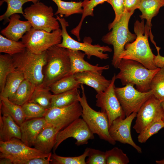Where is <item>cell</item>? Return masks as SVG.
I'll list each match as a JSON object with an SVG mask.
<instances>
[{
	"label": "cell",
	"instance_id": "cell-32",
	"mask_svg": "<svg viewBox=\"0 0 164 164\" xmlns=\"http://www.w3.org/2000/svg\"><path fill=\"white\" fill-rule=\"evenodd\" d=\"M26 49L22 41H16L0 35V52L11 56L22 53Z\"/></svg>",
	"mask_w": 164,
	"mask_h": 164
},
{
	"label": "cell",
	"instance_id": "cell-10",
	"mask_svg": "<svg viewBox=\"0 0 164 164\" xmlns=\"http://www.w3.org/2000/svg\"><path fill=\"white\" fill-rule=\"evenodd\" d=\"M61 34L62 30L60 29L51 32L32 27L24 35L21 41L27 50L33 53L39 54L61 43Z\"/></svg>",
	"mask_w": 164,
	"mask_h": 164
},
{
	"label": "cell",
	"instance_id": "cell-28",
	"mask_svg": "<svg viewBox=\"0 0 164 164\" xmlns=\"http://www.w3.org/2000/svg\"><path fill=\"white\" fill-rule=\"evenodd\" d=\"M57 5V10L55 15H59L60 17L69 16L75 14H82L83 9V2H66L62 0H51Z\"/></svg>",
	"mask_w": 164,
	"mask_h": 164
},
{
	"label": "cell",
	"instance_id": "cell-22",
	"mask_svg": "<svg viewBox=\"0 0 164 164\" xmlns=\"http://www.w3.org/2000/svg\"><path fill=\"white\" fill-rule=\"evenodd\" d=\"M20 127L8 114H0V141L7 142L14 138L21 139Z\"/></svg>",
	"mask_w": 164,
	"mask_h": 164
},
{
	"label": "cell",
	"instance_id": "cell-14",
	"mask_svg": "<svg viewBox=\"0 0 164 164\" xmlns=\"http://www.w3.org/2000/svg\"><path fill=\"white\" fill-rule=\"evenodd\" d=\"M94 134L83 118H77L59 132L53 151L54 152L61 142L70 137L76 139L77 146L86 144L88 140L94 138Z\"/></svg>",
	"mask_w": 164,
	"mask_h": 164
},
{
	"label": "cell",
	"instance_id": "cell-43",
	"mask_svg": "<svg viewBox=\"0 0 164 164\" xmlns=\"http://www.w3.org/2000/svg\"><path fill=\"white\" fill-rule=\"evenodd\" d=\"M51 155L47 158L39 157L30 159L24 162L23 164H49L51 161Z\"/></svg>",
	"mask_w": 164,
	"mask_h": 164
},
{
	"label": "cell",
	"instance_id": "cell-39",
	"mask_svg": "<svg viewBox=\"0 0 164 164\" xmlns=\"http://www.w3.org/2000/svg\"><path fill=\"white\" fill-rule=\"evenodd\" d=\"M164 128V122L161 119H159L139 134L138 141L141 143L145 142L150 137Z\"/></svg>",
	"mask_w": 164,
	"mask_h": 164
},
{
	"label": "cell",
	"instance_id": "cell-17",
	"mask_svg": "<svg viewBox=\"0 0 164 164\" xmlns=\"http://www.w3.org/2000/svg\"><path fill=\"white\" fill-rule=\"evenodd\" d=\"M48 124L44 117L25 121L20 126L21 140L29 146H33L38 135Z\"/></svg>",
	"mask_w": 164,
	"mask_h": 164
},
{
	"label": "cell",
	"instance_id": "cell-25",
	"mask_svg": "<svg viewBox=\"0 0 164 164\" xmlns=\"http://www.w3.org/2000/svg\"><path fill=\"white\" fill-rule=\"evenodd\" d=\"M36 86L34 84L25 79L14 94L8 98L13 103L22 106L29 101Z\"/></svg>",
	"mask_w": 164,
	"mask_h": 164
},
{
	"label": "cell",
	"instance_id": "cell-4",
	"mask_svg": "<svg viewBox=\"0 0 164 164\" xmlns=\"http://www.w3.org/2000/svg\"><path fill=\"white\" fill-rule=\"evenodd\" d=\"M12 56L16 70L23 73L25 79L36 86L42 84L43 68L47 61L46 51L36 54L26 49L24 52Z\"/></svg>",
	"mask_w": 164,
	"mask_h": 164
},
{
	"label": "cell",
	"instance_id": "cell-6",
	"mask_svg": "<svg viewBox=\"0 0 164 164\" xmlns=\"http://www.w3.org/2000/svg\"><path fill=\"white\" fill-rule=\"evenodd\" d=\"M82 95L79 99L82 108L81 116L90 129L97 134L100 139L114 145L116 141L111 136L109 132L108 119L106 113L97 111L92 109L88 103L83 84H81Z\"/></svg>",
	"mask_w": 164,
	"mask_h": 164
},
{
	"label": "cell",
	"instance_id": "cell-41",
	"mask_svg": "<svg viewBox=\"0 0 164 164\" xmlns=\"http://www.w3.org/2000/svg\"><path fill=\"white\" fill-rule=\"evenodd\" d=\"M86 164H107L105 152L89 148Z\"/></svg>",
	"mask_w": 164,
	"mask_h": 164
},
{
	"label": "cell",
	"instance_id": "cell-12",
	"mask_svg": "<svg viewBox=\"0 0 164 164\" xmlns=\"http://www.w3.org/2000/svg\"><path fill=\"white\" fill-rule=\"evenodd\" d=\"M115 75L114 74L109 87L104 91L97 93L95 96L96 105L101 108V111L107 114L109 126L116 118L119 117L125 118L126 117L115 93Z\"/></svg>",
	"mask_w": 164,
	"mask_h": 164
},
{
	"label": "cell",
	"instance_id": "cell-3",
	"mask_svg": "<svg viewBox=\"0 0 164 164\" xmlns=\"http://www.w3.org/2000/svg\"><path fill=\"white\" fill-rule=\"evenodd\" d=\"M47 61L43 70L41 85L49 87L53 83L70 74V61L67 49L54 45L46 51Z\"/></svg>",
	"mask_w": 164,
	"mask_h": 164
},
{
	"label": "cell",
	"instance_id": "cell-8",
	"mask_svg": "<svg viewBox=\"0 0 164 164\" xmlns=\"http://www.w3.org/2000/svg\"><path fill=\"white\" fill-rule=\"evenodd\" d=\"M23 16L35 29L51 32L60 29L58 20L53 17L51 6L38 1L25 8Z\"/></svg>",
	"mask_w": 164,
	"mask_h": 164
},
{
	"label": "cell",
	"instance_id": "cell-36",
	"mask_svg": "<svg viewBox=\"0 0 164 164\" xmlns=\"http://www.w3.org/2000/svg\"><path fill=\"white\" fill-rule=\"evenodd\" d=\"M89 148H87L81 155L75 157H63L55 153L52 154L51 163L53 164H86Z\"/></svg>",
	"mask_w": 164,
	"mask_h": 164
},
{
	"label": "cell",
	"instance_id": "cell-34",
	"mask_svg": "<svg viewBox=\"0 0 164 164\" xmlns=\"http://www.w3.org/2000/svg\"><path fill=\"white\" fill-rule=\"evenodd\" d=\"M107 0H84L83 2V13L80 21L78 24L71 31V33L77 37L79 38L80 33L83 22L87 16H93L94 8L97 5L106 2Z\"/></svg>",
	"mask_w": 164,
	"mask_h": 164
},
{
	"label": "cell",
	"instance_id": "cell-30",
	"mask_svg": "<svg viewBox=\"0 0 164 164\" xmlns=\"http://www.w3.org/2000/svg\"><path fill=\"white\" fill-rule=\"evenodd\" d=\"M49 87H45L41 85L36 86L29 101L37 104L48 109L51 107L53 94Z\"/></svg>",
	"mask_w": 164,
	"mask_h": 164
},
{
	"label": "cell",
	"instance_id": "cell-33",
	"mask_svg": "<svg viewBox=\"0 0 164 164\" xmlns=\"http://www.w3.org/2000/svg\"><path fill=\"white\" fill-rule=\"evenodd\" d=\"M16 69L12 60V56L8 54L0 55V90L4 88L6 79L10 73Z\"/></svg>",
	"mask_w": 164,
	"mask_h": 164
},
{
	"label": "cell",
	"instance_id": "cell-29",
	"mask_svg": "<svg viewBox=\"0 0 164 164\" xmlns=\"http://www.w3.org/2000/svg\"><path fill=\"white\" fill-rule=\"evenodd\" d=\"M81 84L75 78L73 74H70L56 81L49 87L53 94H56L80 87Z\"/></svg>",
	"mask_w": 164,
	"mask_h": 164
},
{
	"label": "cell",
	"instance_id": "cell-20",
	"mask_svg": "<svg viewBox=\"0 0 164 164\" xmlns=\"http://www.w3.org/2000/svg\"><path fill=\"white\" fill-rule=\"evenodd\" d=\"M101 73L85 71L77 73L73 75L80 84H84L93 88L97 93L104 91L109 86L111 80L105 78Z\"/></svg>",
	"mask_w": 164,
	"mask_h": 164
},
{
	"label": "cell",
	"instance_id": "cell-38",
	"mask_svg": "<svg viewBox=\"0 0 164 164\" xmlns=\"http://www.w3.org/2000/svg\"><path fill=\"white\" fill-rule=\"evenodd\" d=\"M107 164H127L129 162L127 155L118 147L105 152Z\"/></svg>",
	"mask_w": 164,
	"mask_h": 164
},
{
	"label": "cell",
	"instance_id": "cell-23",
	"mask_svg": "<svg viewBox=\"0 0 164 164\" xmlns=\"http://www.w3.org/2000/svg\"><path fill=\"white\" fill-rule=\"evenodd\" d=\"M162 7H164V0H141L138 9L142 15L139 16L142 20H146V25L149 27L151 32V20L157 15L160 9Z\"/></svg>",
	"mask_w": 164,
	"mask_h": 164
},
{
	"label": "cell",
	"instance_id": "cell-27",
	"mask_svg": "<svg viewBox=\"0 0 164 164\" xmlns=\"http://www.w3.org/2000/svg\"><path fill=\"white\" fill-rule=\"evenodd\" d=\"M80 97L77 88L60 94H53L51 108L62 107L70 105L79 101Z\"/></svg>",
	"mask_w": 164,
	"mask_h": 164
},
{
	"label": "cell",
	"instance_id": "cell-42",
	"mask_svg": "<svg viewBox=\"0 0 164 164\" xmlns=\"http://www.w3.org/2000/svg\"><path fill=\"white\" fill-rule=\"evenodd\" d=\"M141 0H124V11L133 14L140 7Z\"/></svg>",
	"mask_w": 164,
	"mask_h": 164
},
{
	"label": "cell",
	"instance_id": "cell-44",
	"mask_svg": "<svg viewBox=\"0 0 164 164\" xmlns=\"http://www.w3.org/2000/svg\"><path fill=\"white\" fill-rule=\"evenodd\" d=\"M160 48L156 49L157 54L155 56L154 58V63L157 67L161 68L164 67V56H161L159 53Z\"/></svg>",
	"mask_w": 164,
	"mask_h": 164
},
{
	"label": "cell",
	"instance_id": "cell-2",
	"mask_svg": "<svg viewBox=\"0 0 164 164\" xmlns=\"http://www.w3.org/2000/svg\"><path fill=\"white\" fill-rule=\"evenodd\" d=\"M118 68L120 71L115 75L123 85L128 84L135 85L138 91L147 92L150 90L151 81L160 68L150 70L140 63L128 59H121Z\"/></svg>",
	"mask_w": 164,
	"mask_h": 164
},
{
	"label": "cell",
	"instance_id": "cell-45",
	"mask_svg": "<svg viewBox=\"0 0 164 164\" xmlns=\"http://www.w3.org/2000/svg\"><path fill=\"white\" fill-rule=\"evenodd\" d=\"M0 160V164H13L11 161L7 158H2Z\"/></svg>",
	"mask_w": 164,
	"mask_h": 164
},
{
	"label": "cell",
	"instance_id": "cell-15",
	"mask_svg": "<svg viewBox=\"0 0 164 164\" xmlns=\"http://www.w3.org/2000/svg\"><path fill=\"white\" fill-rule=\"evenodd\" d=\"M82 108L79 101L62 107L48 109L44 118L48 124L65 128L81 116Z\"/></svg>",
	"mask_w": 164,
	"mask_h": 164
},
{
	"label": "cell",
	"instance_id": "cell-13",
	"mask_svg": "<svg viewBox=\"0 0 164 164\" xmlns=\"http://www.w3.org/2000/svg\"><path fill=\"white\" fill-rule=\"evenodd\" d=\"M163 112L161 102L153 94L137 112L133 128L137 133H140L156 121L161 119Z\"/></svg>",
	"mask_w": 164,
	"mask_h": 164
},
{
	"label": "cell",
	"instance_id": "cell-40",
	"mask_svg": "<svg viewBox=\"0 0 164 164\" xmlns=\"http://www.w3.org/2000/svg\"><path fill=\"white\" fill-rule=\"evenodd\" d=\"M106 2L112 6L115 14L114 20L111 23L109 24L108 26V29L110 30L120 20L124 13V0H107Z\"/></svg>",
	"mask_w": 164,
	"mask_h": 164
},
{
	"label": "cell",
	"instance_id": "cell-9",
	"mask_svg": "<svg viewBox=\"0 0 164 164\" xmlns=\"http://www.w3.org/2000/svg\"><path fill=\"white\" fill-rule=\"evenodd\" d=\"M43 153L29 146L20 139H12L7 142L0 141V158L10 159L13 164H23L25 161L33 158H47L52 155Z\"/></svg>",
	"mask_w": 164,
	"mask_h": 164
},
{
	"label": "cell",
	"instance_id": "cell-46",
	"mask_svg": "<svg viewBox=\"0 0 164 164\" xmlns=\"http://www.w3.org/2000/svg\"><path fill=\"white\" fill-rule=\"evenodd\" d=\"M161 104L163 110V115L162 117L161 120L164 122V101L161 102Z\"/></svg>",
	"mask_w": 164,
	"mask_h": 164
},
{
	"label": "cell",
	"instance_id": "cell-47",
	"mask_svg": "<svg viewBox=\"0 0 164 164\" xmlns=\"http://www.w3.org/2000/svg\"><path fill=\"white\" fill-rule=\"evenodd\" d=\"M155 162L157 164H164V159L160 160H156Z\"/></svg>",
	"mask_w": 164,
	"mask_h": 164
},
{
	"label": "cell",
	"instance_id": "cell-18",
	"mask_svg": "<svg viewBox=\"0 0 164 164\" xmlns=\"http://www.w3.org/2000/svg\"><path fill=\"white\" fill-rule=\"evenodd\" d=\"M62 129L48 124L37 136L33 143L34 148L43 153L50 154L56 144L58 133Z\"/></svg>",
	"mask_w": 164,
	"mask_h": 164
},
{
	"label": "cell",
	"instance_id": "cell-26",
	"mask_svg": "<svg viewBox=\"0 0 164 164\" xmlns=\"http://www.w3.org/2000/svg\"><path fill=\"white\" fill-rule=\"evenodd\" d=\"M25 79L23 73L18 70L10 73L7 77L4 89L0 92V97L8 98L11 97Z\"/></svg>",
	"mask_w": 164,
	"mask_h": 164
},
{
	"label": "cell",
	"instance_id": "cell-19",
	"mask_svg": "<svg viewBox=\"0 0 164 164\" xmlns=\"http://www.w3.org/2000/svg\"><path fill=\"white\" fill-rule=\"evenodd\" d=\"M70 57L71 70L70 74L85 71H95L102 73L104 70L109 68L108 65L99 66L98 64L93 65L85 61L84 58L86 55L80 51L67 49Z\"/></svg>",
	"mask_w": 164,
	"mask_h": 164
},
{
	"label": "cell",
	"instance_id": "cell-31",
	"mask_svg": "<svg viewBox=\"0 0 164 164\" xmlns=\"http://www.w3.org/2000/svg\"><path fill=\"white\" fill-rule=\"evenodd\" d=\"M39 0H1L0 4L5 2L7 3V8L5 12L0 16V21H4V23L9 22L10 17L15 14L20 13L22 15L24 12L22 6L26 3L32 2L34 3Z\"/></svg>",
	"mask_w": 164,
	"mask_h": 164
},
{
	"label": "cell",
	"instance_id": "cell-21",
	"mask_svg": "<svg viewBox=\"0 0 164 164\" xmlns=\"http://www.w3.org/2000/svg\"><path fill=\"white\" fill-rule=\"evenodd\" d=\"M20 18L18 14L11 15L8 25L1 31V33L7 38L16 41L22 39L32 26L28 21H22Z\"/></svg>",
	"mask_w": 164,
	"mask_h": 164
},
{
	"label": "cell",
	"instance_id": "cell-7",
	"mask_svg": "<svg viewBox=\"0 0 164 164\" xmlns=\"http://www.w3.org/2000/svg\"><path fill=\"white\" fill-rule=\"evenodd\" d=\"M56 18L62 27V41L57 45V46L72 50L82 51L88 59L93 56L101 60H106L109 58L108 54L104 53L112 51V49L108 46L92 45V40L89 37L85 38L83 43L76 40L70 37L67 32V28L69 26L68 22L64 18L58 15H56Z\"/></svg>",
	"mask_w": 164,
	"mask_h": 164
},
{
	"label": "cell",
	"instance_id": "cell-1",
	"mask_svg": "<svg viewBox=\"0 0 164 164\" xmlns=\"http://www.w3.org/2000/svg\"><path fill=\"white\" fill-rule=\"evenodd\" d=\"M134 29L136 38L133 42L125 45L120 58L136 61L150 70L158 68L155 63V55L152 52L148 39L149 36L151 38L153 36L149 27L144 25V19L141 22L136 21Z\"/></svg>",
	"mask_w": 164,
	"mask_h": 164
},
{
	"label": "cell",
	"instance_id": "cell-16",
	"mask_svg": "<svg viewBox=\"0 0 164 164\" xmlns=\"http://www.w3.org/2000/svg\"><path fill=\"white\" fill-rule=\"evenodd\" d=\"M137 114V112H133L125 118L120 117L116 118L109 126V132L111 136L115 141L129 144L141 153L142 149L134 142L131 132L132 123Z\"/></svg>",
	"mask_w": 164,
	"mask_h": 164
},
{
	"label": "cell",
	"instance_id": "cell-11",
	"mask_svg": "<svg viewBox=\"0 0 164 164\" xmlns=\"http://www.w3.org/2000/svg\"><path fill=\"white\" fill-rule=\"evenodd\" d=\"M134 85L128 84L122 87L114 88L116 95L122 108L125 117L138 112L145 102L152 95L150 90L141 92L135 88Z\"/></svg>",
	"mask_w": 164,
	"mask_h": 164
},
{
	"label": "cell",
	"instance_id": "cell-24",
	"mask_svg": "<svg viewBox=\"0 0 164 164\" xmlns=\"http://www.w3.org/2000/svg\"><path fill=\"white\" fill-rule=\"evenodd\" d=\"M0 108L2 114L9 115L19 126L25 121L22 106L13 103L8 98L0 97Z\"/></svg>",
	"mask_w": 164,
	"mask_h": 164
},
{
	"label": "cell",
	"instance_id": "cell-37",
	"mask_svg": "<svg viewBox=\"0 0 164 164\" xmlns=\"http://www.w3.org/2000/svg\"><path fill=\"white\" fill-rule=\"evenodd\" d=\"M25 120L44 117L47 109L33 102L28 101L22 106Z\"/></svg>",
	"mask_w": 164,
	"mask_h": 164
},
{
	"label": "cell",
	"instance_id": "cell-5",
	"mask_svg": "<svg viewBox=\"0 0 164 164\" xmlns=\"http://www.w3.org/2000/svg\"><path fill=\"white\" fill-rule=\"evenodd\" d=\"M133 14L124 11L120 20L112 28V30L104 36L102 41L113 46L114 53L111 64L117 68L121 59L120 56L124 50L125 45L134 41L136 38L135 34L129 31L128 27L130 17Z\"/></svg>",
	"mask_w": 164,
	"mask_h": 164
},
{
	"label": "cell",
	"instance_id": "cell-35",
	"mask_svg": "<svg viewBox=\"0 0 164 164\" xmlns=\"http://www.w3.org/2000/svg\"><path fill=\"white\" fill-rule=\"evenodd\" d=\"M154 96L161 102L164 101V67L155 74L150 84Z\"/></svg>",
	"mask_w": 164,
	"mask_h": 164
}]
</instances>
